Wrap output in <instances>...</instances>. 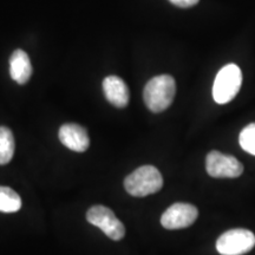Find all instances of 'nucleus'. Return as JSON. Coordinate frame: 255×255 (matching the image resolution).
I'll return each instance as SVG.
<instances>
[{
	"instance_id": "nucleus-1",
	"label": "nucleus",
	"mask_w": 255,
	"mask_h": 255,
	"mask_svg": "<svg viewBox=\"0 0 255 255\" xmlns=\"http://www.w3.org/2000/svg\"><path fill=\"white\" fill-rule=\"evenodd\" d=\"M176 94L175 79L169 75L156 76L146 83L143 98L149 110L152 113H162L173 103Z\"/></svg>"
},
{
	"instance_id": "nucleus-2",
	"label": "nucleus",
	"mask_w": 255,
	"mask_h": 255,
	"mask_svg": "<svg viewBox=\"0 0 255 255\" xmlns=\"http://www.w3.org/2000/svg\"><path fill=\"white\" fill-rule=\"evenodd\" d=\"M163 186V178L157 168L143 165L124 180V188L131 196L144 197L157 193Z\"/></svg>"
},
{
	"instance_id": "nucleus-3",
	"label": "nucleus",
	"mask_w": 255,
	"mask_h": 255,
	"mask_svg": "<svg viewBox=\"0 0 255 255\" xmlns=\"http://www.w3.org/2000/svg\"><path fill=\"white\" fill-rule=\"evenodd\" d=\"M242 73L235 64H228L220 70L213 85V97L218 104H226L234 100L241 88Z\"/></svg>"
},
{
	"instance_id": "nucleus-4",
	"label": "nucleus",
	"mask_w": 255,
	"mask_h": 255,
	"mask_svg": "<svg viewBox=\"0 0 255 255\" xmlns=\"http://www.w3.org/2000/svg\"><path fill=\"white\" fill-rule=\"evenodd\" d=\"M254 246V233L244 228L223 233L216 242V250L221 255H244L253 250Z\"/></svg>"
},
{
	"instance_id": "nucleus-5",
	"label": "nucleus",
	"mask_w": 255,
	"mask_h": 255,
	"mask_svg": "<svg viewBox=\"0 0 255 255\" xmlns=\"http://www.w3.org/2000/svg\"><path fill=\"white\" fill-rule=\"evenodd\" d=\"M87 220L91 225L100 228L111 240L120 241L126 235L123 223L116 218L113 210L104 206L91 207L87 213Z\"/></svg>"
},
{
	"instance_id": "nucleus-6",
	"label": "nucleus",
	"mask_w": 255,
	"mask_h": 255,
	"mask_svg": "<svg viewBox=\"0 0 255 255\" xmlns=\"http://www.w3.org/2000/svg\"><path fill=\"white\" fill-rule=\"evenodd\" d=\"M206 169L212 177L234 178L244 173V167L234 156L213 150L207 155Z\"/></svg>"
},
{
	"instance_id": "nucleus-7",
	"label": "nucleus",
	"mask_w": 255,
	"mask_h": 255,
	"mask_svg": "<svg viewBox=\"0 0 255 255\" xmlns=\"http://www.w3.org/2000/svg\"><path fill=\"white\" fill-rule=\"evenodd\" d=\"M197 208L189 203H175L165 210L161 218V225L165 229L187 228L196 221Z\"/></svg>"
},
{
	"instance_id": "nucleus-8",
	"label": "nucleus",
	"mask_w": 255,
	"mask_h": 255,
	"mask_svg": "<svg viewBox=\"0 0 255 255\" xmlns=\"http://www.w3.org/2000/svg\"><path fill=\"white\" fill-rule=\"evenodd\" d=\"M58 135L63 145H65L72 151L84 152L90 145V138H89L87 129L79 124H64L60 127Z\"/></svg>"
},
{
	"instance_id": "nucleus-9",
	"label": "nucleus",
	"mask_w": 255,
	"mask_h": 255,
	"mask_svg": "<svg viewBox=\"0 0 255 255\" xmlns=\"http://www.w3.org/2000/svg\"><path fill=\"white\" fill-rule=\"evenodd\" d=\"M103 91L107 100L116 108H126L129 103V89L126 82L117 76H109L104 79Z\"/></svg>"
},
{
	"instance_id": "nucleus-10",
	"label": "nucleus",
	"mask_w": 255,
	"mask_h": 255,
	"mask_svg": "<svg viewBox=\"0 0 255 255\" xmlns=\"http://www.w3.org/2000/svg\"><path fill=\"white\" fill-rule=\"evenodd\" d=\"M9 75L18 84H26L32 75L31 60L23 50H15L9 58Z\"/></svg>"
},
{
	"instance_id": "nucleus-11",
	"label": "nucleus",
	"mask_w": 255,
	"mask_h": 255,
	"mask_svg": "<svg viewBox=\"0 0 255 255\" xmlns=\"http://www.w3.org/2000/svg\"><path fill=\"white\" fill-rule=\"evenodd\" d=\"M14 137L7 127H0V165L9 163L14 155Z\"/></svg>"
},
{
	"instance_id": "nucleus-12",
	"label": "nucleus",
	"mask_w": 255,
	"mask_h": 255,
	"mask_svg": "<svg viewBox=\"0 0 255 255\" xmlns=\"http://www.w3.org/2000/svg\"><path fill=\"white\" fill-rule=\"evenodd\" d=\"M21 208V199L13 189L0 187V212L15 213Z\"/></svg>"
},
{
	"instance_id": "nucleus-13",
	"label": "nucleus",
	"mask_w": 255,
	"mask_h": 255,
	"mask_svg": "<svg viewBox=\"0 0 255 255\" xmlns=\"http://www.w3.org/2000/svg\"><path fill=\"white\" fill-rule=\"evenodd\" d=\"M240 145L244 150L255 156V123H252L240 133Z\"/></svg>"
},
{
	"instance_id": "nucleus-14",
	"label": "nucleus",
	"mask_w": 255,
	"mask_h": 255,
	"mask_svg": "<svg viewBox=\"0 0 255 255\" xmlns=\"http://www.w3.org/2000/svg\"><path fill=\"white\" fill-rule=\"evenodd\" d=\"M170 2H173L174 5L178 6V7H191V6L196 5L199 2V0H169Z\"/></svg>"
}]
</instances>
